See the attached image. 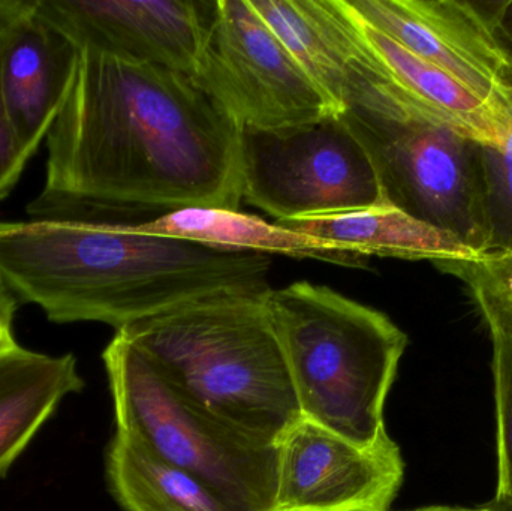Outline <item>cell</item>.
Wrapping results in <instances>:
<instances>
[{"instance_id": "obj_1", "label": "cell", "mask_w": 512, "mask_h": 511, "mask_svg": "<svg viewBox=\"0 0 512 511\" xmlns=\"http://www.w3.org/2000/svg\"><path fill=\"white\" fill-rule=\"evenodd\" d=\"M239 137L233 117L191 75L80 48L27 216L125 224L141 210H239Z\"/></svg>"}, {"instance_id": "obj_2", "label": "cell", "mask_w": 512, "mask_h": 511, "mask_svg": "<svg viewBox=\"0 0 512 511\" xmlns=\"http://www.w3.org/2000/svg\"><path fill=\"white\" fill-rule=\"evenodd\" d=\"M135 224L0 221V276L51 323L116 330L212 294L271 290L270 255L153 236Z\"/></svg>"}, {"instance_id": "obj_3", "label": "cell", "mask_w": 512, "mask_h": 511, "mask_svg": "<svg viewBox=\"0 0 512 511\" xmlns=\"http://www.w3.org/2000/svg\"><path fill=\"white\" fill-rule=\"evenodd\" d=\"M270 291L212 294L116 333L183 395L277 444L301 413L268 309Z\"/></svg>"}, {"instance_id": "obj_4", "label": "cell", "mask_w": 512, "mask_h": 511, "mask_svg": "<svg viewBox=\"0 0 512 511\" xmlns=\"http://www.w3.org/2000/svg\"><path fill=\"white\" fill-rule=\"evenodd\" d=\"M301 417L346 440L387 437L385 404L408 336L378 309L300 281L267 294Z\"/></svg>"}, {"instance_id": "obj_5", "label": "cell", "mask_w": 512, "mask_h": 511, "mask_svg": "<svg viewBox=\"0 0 512 511\" xmlns=\"http://www.w3.org/2000/svg\"><path fill=\"white\" fill-rule=\"evenodd\" d=\"M357 39L340 117L369 155L385 198L483 254L484 144L397 92Z\"/></svg>"}, {"instance_id": "obj_6", "label": "cell", "mask_w": 512, "mask_h": 511, "mask_svg": "<svg viewBox=\"0 0 512 511\" xmlns=\"http://www.w3.org/2000/svg\"><path fill=\"white\" fill-rule=\"evenodd\" d=\"M116 434L194 474L243 511H273L279 447L183 395L122 335L102 354Z\"/></svg>"}, {"instance_id": "obj_7", "label": "cell", "mask_w": 512, "mask_h": 511, "mask_svg": "<svg viewBox=\"0 0 512 511\" xmlns=\"http://www.w3.org/2000/svg\"><path fill=\"white\" fill-rule=\"evenodd\" d=\"M243 200L276 221L387 203L378 173L340 114L277 129L240 128Z\"/></svg>"}, {"instance_id": "obj_8", "label": "cell", "mask_w": 512, "mask_h": 511, "mask_svg": "<svg viewBox=\"0 0 512 511\" xmlns=\"http://www.w3.org/2000/svg\"><path fill=\"white\" fill-rule=\"evenodd\" d=\"M191 77L239 128H286L339 114L249 0L212 2Z\"/></svg>"}, {"instance_id": "obj_9", "label": "cell", "mask_w": 512, "mask_h": 511, "mask_svg": "<svg viewBox=\"0 0 512 511\" xmlns=\"http://www.w3.org/2000/svg\"><path fill=\"white\" fill-rule=\"evenodd\" d=\"M370 26L512 120V62L484 3L463 0H346Z\"/></svg>"}, {"instance_id": "obj_10", "label": "cell", "mask_w": 512, "mask_h": 511, "mask_svg": "<svg viewBox=\"0 0 512 511\" xmlns=\"http://www.w3.org/2000/svg\"><path fill=\"white\" fill-rule=\"evenodd\" d=\"M277 447L273 511H390L405 482L390 435L361 446L301 417Z\"/></svg>"}, {"instance_id": "obj_11", "label": "cell", "mask_w": 512, "mask_h": 511, "mask_svg": "<svg viewBox=\"0 0 512 511\" xmlns=\"http://www.w3.org/2000/svg\"><path fill=\"white\" fill-rule=\"evenodd\" d=\"M212 2L192 0H38L36 14L78 48L126 62L159 65L191 75Z\"/></svg>"}, {"instance_id": "obj_12", "label": "cell", "mask_w": 512, "mask_h": 511, "mask_svg": "<svg viewBox=\"0 0 512 511\" xmlns=\"http://www.w3.org/2000/svg\"><path fill=\"white\" fill-rule=\"evenodd\" d=\"M38 6V5H36ZM80 48L35 11L0 51V98L27 162L62 111L77 77Z\"/></svg>"}, {"instance_id": "obj_13", "label": "cell", "mask_w": 512, "mask_h": 511, "mask_svg": "<svg viewBox=\"0 0 512 511\" xmlns=\"http://www.w3.org/2000/svg\"><path fill=\"white\" fill-rule=\"evenodd\" d=\"M342 2L361 44L397 92L439 122L484 146H498L505 140L512 128L511 119L484 104L432 63L361 20L346 0Z\"/></svg>"}, {"instance_id": "obj_14", "label": "cell", "mask_w": 512, "mask_h": 511, "mask_svg": "<svg viewBox=\"0 0 512 511\" xmlns=\"http://www.w3.org/2000/svg\"><path fill=\"white\" fill-rule=\"evenodd\" d=\"M274 222L367 258L376 255L439 264L474 260L480 255L454 234L420 221L388 201L351 212Z\"/></svg>"}, {"instance_id": "obj_15", "label": "cell", "mask_w": 512, "mask_h": 511, "mask_svg": "<svg viewBox=\"0 0 512 511\" xmlns=\"http://www.w3.org/2000/svg\"><path fill=\"white\" fill-rule=\"evenodd\" d=\"M252 9L342 113L357 35L342 0H249Z\"/></svg>"}, {"instance_id": "obj_16", "label": "cell", "mask_w": 512, "mask_h": 511, "mask_svg": "<svg viewBox=\"0 0 512 511\" xmlns=\"http://www.w3.org/2000/svg\"><path fill=\"white\" fill-rule=\"evenodd\" d=\"M83 378L72 354L50 356L18 345L0 353V479Z\"/></svg>"}, {"instance_id": "obj_17", "label": "cell", "mask_w": 512, "mask_h": 511, "mask_svg": "<svg viewBox=\"0 0 512 511\" xmlns=\"http://www.w3.org/2000/svg\"><path fill=\"white\" fill-rule=\"evenodd\" d=\"M141 233L177 237L213 248L256 254H283L294 258H313L336 266L367 269L369 258L345 251L306 234L240 210L218 207H186L164 213L153 221L135 224Z\"/></svg>"}, {"instance_id": "obj_18", "label": "cell", "mask_w": 512, "mask_h": 511, "mask_svg": "<svg viewBox=\"0 0 512 511\" xmlns=\"http://www.w3.org/2000/svg\"><path fill=\"white\" fill-rule=\"evenodd\" d=\"M105 470L123 511H243L194 474L117 434L108 446Z\"/></svg>"}, {"instance_id": "obj_19", "label": "cell", "mask_w": 512, "mask_h": 511, "mask_svg": "<svg viewBox=\"0 0 512 511\" xmlns=\"http://www.w3.org/2000/svg\"><path fill=\"white\" fill-rule=\"evenodd\" d=\"M462 279L492 338H512V249H498L474 260L435 264Z\"/></svg>"}, {"instance_id": "obj_20", "label": "cell", "mask_w": 512, "mask_h": 511, "mask_svg": "<svg viewBox=\"0 0 512 511\" xmlns=\"http://www.w3.org/2000/svg\"><path fill=\"white\" fill-rule=\"evenodd\" d=\"M486 251L512 249V128L498 146H483Z\"/></svg>"}, {"instance_id": "obj_21", "label": "cell", "mask_w": 512, "mask_h": 511, "mask_svg": "<svg viewBox=\"0 0 512 511\" xmlns=\"http://www.w3.org/2000/svg\"><path fill=\"white\" fill-rule=\"evenodd\" d=\"M495 378L498 500L512 503V338H492Z\"/></svg>"}, {"instance_id": "obj_22", "label": "cell", "mask_w": 512, "mask_h": 511, "mask_svg": "<svg viewBox=\"0 0 512 511\" xmlns=\"http://www.w3.org/2000/svg\"><path fill=\"white\" fill-rule=\"evenodd\" d=\"M26 165L0 98V200L11 194Z\"/></svg>"}, {"instance_id": "obj_23", "label": "cell", "mask_w": 512, "mask_h": 511, "mask_svg": "<svg viewBox=\"0 0 512 511\" xmlns=\"http://www.w3.org/2000/svg\"><path fill=\"white\" fill-rule=\"evenodd\" d=\"M20 300L0 276V353L18 347L14 335V320Z\"/></svg>"}, {"instance_id": "obj_24", "label": "cell", "mask_w": 512, "mask_h": 511, "mask_svg": "<svg viewBox=\"0 0 512 511\" xmlns=\"http://www.w3.org/2000/svg\"><path fill=\"white\" fill-rule=\"evenodd\" d=\"M496 38L512 62V0L484 3Z\"/></svg>"}, {"instance_id": "obj_25", "label": "cell", "mask_w": 512, "mask_h": 511, "mask_svg": "<svg viewBox=\"0 0 512 511\" xmlns=\"http://www.w3.org/2000/svg\"><path fill=\"white\" fill-rule=\"evenodd\" d=\"M38 5V0H0V51L15 24L32 14Z\"/></svg>"}, {"instance_id": "obj_26", "label": "cell", "mask_w": 512, "mask_h": 511, "mask_svg": "<svg viewBox=\"0 0 512 511\" xmlns=\"http://www.w3.org/2000/svg\"><path fill=\"white\" fill-rule=\"evenodd\" d=\"M409 511H486L484 506L480 507H462V506H427L420 509Z\"/></svg>"}, {"instance_id": "obj_27", "label": "cell", "mask_w": 512, "mask_h": 511, "mask_svg": "<svg viewBox=\"0 0 512 511\" xmlns=\"http://www.w3.org/2000/svg\"><path fill=\"white\" fill-rule=\"evenodd\" d=\"M484 510L486 511H512V503L510 501L498 500L493 498L490 503L484 504Z\"/></svg>"}]
</instances>
